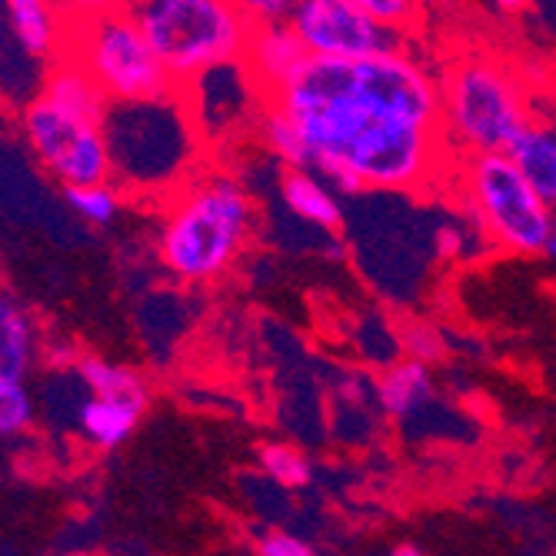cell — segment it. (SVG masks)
<instances>
[{
	"mask_svg": "<svg viewBox=\"0 0 556 556\" xmlns=\"http://www.w3.org/2000/svg\"><path fill=\"white\" fill-rule=\"evenodd\" d=\"M257 230V207L240 180L207 174L187 184L164 217L161 261L184 283L224 277Z\"/></svg>",
	"mask_w": 556,
	"mask_h": 556,
	"instance_id": "cell-1",
	"label": "cell"
},
{
	"mask_svg": "<svg viewBox=\"0 0 556 556\" xmlns=\"http://www.w3.org/2000/svg\"><path fill=\"white\" fill-rule=\"evenodd\" d=\"M180 97L197 134L204 140L237 137L243 127L261 124L270 104L243 61H230L197 74L180 87Z\"/></svg>",
	"mask_w": 556,
	"mask_h": 556,
	"instance_id": "cell-11",
	"label": "cell"
},
{
	"mask_svg": "<svg viewBox=\"0 0 556 556\" xmlns=\"http://www.w3.org/2000/svg\"><path fill=\"white\" fill-rule=\"evenodd\" d=\"M34 361V327L24 307L0 293V383H24Z\"/></svg>",
	"mask_w": 556,
	"mask_h": 556,
	"instance_id": "cell-18",
	"label": "cell"
},
{
	"mask_svg": "<svg viewBox=\"0 0 556 556\" xmlns=\"http://www.w3.org/2000/svg\"><path fill=\"white\" fill-rule=\"evenodd\" d=\"M147 407V400H104V396H90L84 407H80V430L93 446H117L124 443L140 414Z\"/></svg>",
	"mask_w": 556,
	"mask_h": 556,
	"instance_id": "cell-19",
	"label": "cell"
},
{
	"mask_svg": "<svg viewBox=\"0 0 556 556\" xmlns=\"http://www.w3.org/2000/svg\"><path fill=\"white\" fill-rule=\"evenodd\" d=\"M257 467H261L264 480L280 486V490H300L314 480L311 457L290 443H264L257 450Z\"/></svg>",
	"mask_w": 556,
	"mask_h": 556,
	"instance_id": "cell-22",
	"label": "cell"
},
{
	"mask_svg": "<svg viewBox=\"0 0 556 556\" xmlns=\"http://www.w3.org/2000/svg\"><path fill=\"white\" fill-rule=\"evenodd\" d=\"M64 58L77 61L111 104H140L180 90L150 50L130 8H97L67 21Z\"/></svg>",
	"mask_w": 556,
	"mask_h": 556,
	"instance_id": "cell-5",
	"label": "cell"
},
{
	"mask_svg": "<svg viewBox=\"0 0 556 556\" xmlns=\"http://www.w3.org/2000/svg\"><path fill=\"white\" fill-rule=\"evenodd\" d=\"M357 4L370 21H377L380 27L396 30V34H403V27L420 14V8L410 4V0H357Z\"/></svg>",
	"mask_w": 556,
	"mask_h": 556,
	"instance_id": "cell-27",
	"label": "cell"
},
{
	"mask_svg": "<svg viewBox=\"0 0 556 556\" xmlns=\"http://www.w3.org/2000/svg\"><path fill=\"white\" fill-rule=\"evenodd\" d=\"M8 27L14 40L24 47V54L30 58H64V40H67V21L61 14L43 4V0H11L8 4Z\"/></svg>",
	"mask_w": 556,
	"mask_h": 556,
	"instance_id": "cell-16",
	"label": "cell"
},
{
	"mask_svg": "<svg viewBox=\"0 0 556 556\" xmlns=\"http://www.w3.org/2000/svg\"><path fill=\"white\" fill-rule=\"evenodd\" d=\"M473 227L477 224H467L460 220L457 214H437V224H433V254L437 261H460L470 247V237H473Z\"/></svg>",
	"mask_w": 556,
	"mask_h": 556,
	"instance_id": "cell-25",
	"label": "cell"
},
{
	"mask_svg": "<svg viewBox=\"0 0 556 556\" xmlns=\"http://www.w3.org/2000/svg\"><path fill=\"white\" fill-rule=\"evenodd\" d=\"M280 200H283L287 214H293L300 224L327 230V233L343 230V214H346L343 200L314 170H283L280 174Z\"/></svg>",
	"mask_w": 556,
	"mask_h": 556,
	"instance_id": "cell-14",
	"label": "cell"
},
{
	"mask_svg": "<svg viewBox=\"0 0 556 556\" xmlns=\"http://www.w3.org/2000/svg\"><path fill=\"white\" fill-rule=\"evenodd\" d=\"M549 261H556V207H553V224H549V243H546V254Z\"/></svg>",
	"mask_w": 556,
	"mask_h": 556,
	"instance_id": "cell-31",
	"label": "cell"
},
{
	"mask_svg": "<svg viewBox=\"0 0 556 556\" xmlns=\"http://www.w3.org/2000/svg\"><path fill=\"white\" fill-rule=\"evenodd\" d=\"M400 350L407 353V361H417L424 367L443 361L446 353V340L437 327L424 324V320H407L400 327Z\"/></svg>",
	"mask_w": 556,
	"mask_h": 556,
	"instance_id": "cell-24",
	"label": "cell"
},
{
	"mask_svg": "<svg viewBox=\"0 0 556 556\" xmlns=\"http://www.w3.org/2000/svg\"><path fill=\"white\" fill-rule=\"evenodd\" d=\"M261 137L267 143V150L287 164V170H311V150H307V140H303L300 127L283 114L277 111L274 104H267L264 117H261Z\"/></svg>",
	"mask_w": 556,
	"mask_h": 556,
	"instance_id": "cell-21",
	"label": "cell"
},
{
	"mask_svg": "<svg viewBox=\"0 0 556 556\" xmlns=\"http://www.w3.org/2000/svg\"><path fill=\"white\" fill-rule=\"evenodd\" d=\"M47 104H54L58 111L80 117L87 124H104L111 100L104 97L93 84V77L71 58H61L50 64V74L43 77V93H40Z\"/></svg>",
	"mask_w": 556,
	"mask_h": 556,
	"instance_id": "cell-15",
	"label": "cell"
},
{
	"mask_svg": "<svg viewBox=\"0 0 556 556\" xmlns=\"http://www.w3.org/2000/svg\"><path fill=\"white\" fill-rule=\"evenodd\" d=\"M290 30L307 58L361 64L403 50V34L370 21L357 0H303L290 14Z\"/></svg>",
	"mask_w": 556,
	"mask_h": 556,
	"instance_id": "cell-10",
	"label": "cell"
},
{
	"mask_svg": "<svg viewBox=\"0 0 556 556\" xmlns=\"http://www.w3.org/2000/svg\"><path fill=\"white\" fill-rule=\"evenodd\" d=\"M530 121L523 87L490 58H464L440 80V134L453 154H507Z\"/></svg>",
	"mask_w": 556,
	"mask_h": 556,
	"instance_id": "cell-2",
	"label": "cell"
},
{
	"mask_svg": "<svg viewBox=\"0 0 556 556\" xmlns=\"http://www.w3.org/2000/svg\"><path fill=\"white\" fill-rule=\"evenodd\" d=\"M100 130L111 150L114 177L140 190L177 187L187 180L200 147L180 90L140 104H111Z\"/></svg>",
	"mask_w": 556,
	"mask_h": 556,
	"instance_id": "cell-3",
	"label": "cell"
},
{
	"mask_svg": "<svg viewBox=\"0 0 556 556\" xmlns=\"http://www.w3.org/2000/svg\"><path fill=\"white\" fill-rule=\"evenodd\" d=\"M460 184L473 224L490 243L520 257L546 254L553 207L527 184L507 154L464 157Z\"/></svg>",
	"mask_w": 556,
	"mask_h": 556,
	"instance_id": "cell-6",
	"label": "cell"
},
{
	"mask_svg": "<svg viewBox=\"0 0 556 556\" xmlns=\"http://www.w3.org/2000/svg\"><path fill=\"white\" fill-rule=\"evenodd\" d=\"M261 556H317V549L300 540L293 533H283V530H274L261 540Z\"/></svg>",
	"mask_w": 556,
	"mask_h": 556,
	"instance_id": "cell-29",
	"label": "cell"
},
{
	"mask_svg": "<svg viewBox=\"0 0 556 556\" xmlns=\"http://www.w3.org/2000/svg\"><path fill=\"white\" fill-rule=\"evenodd\" d=\"M240 61L247 64L250 77L257 80L264 97L274 100L290 84V77L303 67L307 50L300 47L290 24H270V27L250 30V40H247V50Z\"/></svg>",
	"mask_w": 556,
	"mask_h": 556,
	"instance_id": "cell-12",
	"label": "cell"
},
{
	"mask_svg": "<svg viewBox=\"0 0 556 556\" xmlns=\"http://www.w3.org/2000/svg\"><path fill=\"white\" fill-rule=\"evenodd\" d=\"M507 157L546 204L556 207V124L530 121V127L507 150Z\"/></svg>",
	"mask_w": 556,
	"mask_h": 556,
	"instance_id": "cell-17",
	"label": "cell"
},
{
	"mask_svg": "<svg viewBox=\"0 0 556 556\" xmlns=\"http://www.w3.org/2000/svg\"><path fill=\"white\" fill-rule=\"evenodd\" d=\"M374 400H377V410L387 420H396V424L414 420L424 407H430L437 400V383H433L430 367L417 361H400L387 367L374 380Z\"/></svg>",
	"mask_w": 556,
	"mask_h": 556,
	"instance_id": "cell-13",
	"label": "cell"
},
{
	"mask_svg": "<svg viewBox=\"0 0 556 556\" xmlns=\"http://www.w3.org/2000/svg\"><path fill=\"white\" fill-rule=\"evenodd\" d=\"M24 134L37 161L54 174L67 190L97 187L114 177L111 150L100 124L71 117L37 97L24 111Z\"/></svg>",
	"mask_w": 556,
	"mask_h": 556,
	"instance_id": "cell-9",
	"label": "cell"
},
{
	"mask_svg": "<svg viewBox=\"0 0 556 556\" xmlns=\"http://www.w3.org/2000/svg\"><path fill=\"white\" fill-rule=\"evenodd\" d=\"M67 204L77 211V217H84L87 224H111L121 211V197L111 184H97V187H77L67 190Z\"/></svg>",
	"mask_w": 556,
	"mask_h": 556,
	"instance_id": "cell-23",
	"label": "cell"
},
{
	"mask_svg": "<svg viewBox=\"0 0 556 556\" xmlns=\"http://www.w3.org/2000/svg\"><path fill=\"white\" fill-rule=\"evenodd\" d=\"M77 374L90 387L93 396H104V400H147L143 377L137 370L124 367V364L84 353V357L77 361Z\"/></svg>",
	"mask_w": 556,
	"mask_h": 556,
	"instance_id": "cell-20",
	"label": "cell"
},
{
	"mask_svg": "<svg viewBox=\"0 0 556 556\" xmlns=\"http://www.w3.org/2000/svg\"><path fill=\"white\" fill-rule=\"evenodd\" d=\"M130 14L177 87L211 67L240 61L254 30L230 0H147L130 4Z\"/></svg>",
	"mask_w": 556,
	"mask_h": 556,
	"instance_id": "cell-4",
	"label": "cell"
},
{
	"mask_svg": "<svg viewBox=\"0 0 556 556\" xmlns=\"http://www.w3.org/2000/svg\"><path fill=\"white\" fill-rule=\"evenodd\" d=\"M353 104L380 121L440 130V80L407 50L353 64Z\"/></svg>",
	"mask_w": 556,
	"mask_h": 556,
	"instance_id": "cell-8",
	"label": "cell"
},
{
	"mask_svg": "<svg viewBox=\"0 0 556 556\" xmlns=\"http://www.w3.org/2000/svg\"><path fill=\"white\" fill-rule=\"evenodd\" d=\"M387 556H430V553L420 549V546H414V543H400V546H393Z\"/></svg>",
	"mask_w": 556,
	"mask_h": 556,
	"instance_id": "cell-30",
	"label": "cell"
},
{
	"mask_svg": "<svg viewBox=\"0 0 556 556\" xmlns=\"http://www.w3.org/2000/svg\"><path fill=\"white\" fill-rule=\"evenodd\" d=\"M357 200V214H343V224H361L350 227L353 237V254H357L361 274L387 296L393 300H410L414 287L424 277V243L417 233H430L437 214H427L420 207H396V211H377L370 207L367 193L353 197ZM346 230V227H343ZM433 257V254H430Z\"/></svg>",
	"mask_w": 556,
	"mask_h": 556,
	"instance_id": "cell-7",
	"label": "cell"
},
{
	"mask_svg": "<svg viewBox=\"0 0 556 556\" xmlns=\"http://www.w3.org/2000/svg\"><path fill=\"white\" fill-rule=\"evenodd\" d=\"M34 417V403L24 383H0V437H14L27 430Z\"/></svg>",
	"mask_w": 556,
	"mask_h": 556,
	"instance_id": "cell-26",
	"label": "cell"
},
{
	"mask_svg": "<svg viewBox=\"0 0 556 556\" xmlns=\"http://www.w3.org/2000/svg\"><path fill=\"white\" fill-rule=\"evenodd\" d=\"M296 4L290 0H243L240 11L250 21V27H270V24H290Z\"/></svg>",
	"mask_w": 556,
	"mask_h": 556,
	"instance_id": "cell-28",
	"label": "cell"
}]
</instances>
